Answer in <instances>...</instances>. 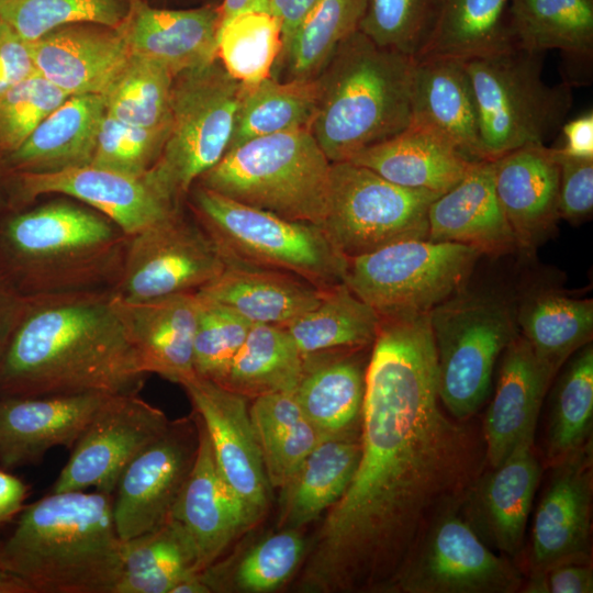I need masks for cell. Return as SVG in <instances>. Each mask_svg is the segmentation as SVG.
<instances>
[{
    "mask_svg": "<svg viewBox=\"0 0 593 593\" xmlns=\"http://www.w3.org/2000/svg\"><path fill=\"white\" fill-rule=\"evenodd\" d=\"M428 313L381 316L366 370L360 457L329 507L302 589L393 593L432 524L482 473L483 438L444 413Z\"/></svg>",
    "mask_w": 593,
    "mask_h": 593,
    "instance_id": "1",
    "label": "cell"
},
{
    "mask_svg": "<svg viewBox=\"0 0 593 593\" xmlns=\"http://www.w3.org/2000/svg\"><path fill=\"white\" fill-rule=\"evenodd\" d=\"M146 376L110 289L23 295L0 342V398L138 393Z\"/></svg>",
    "mask_w": 593,
    "mask_h": 593,
    "instance_id": "2",
    "label": "cell"
},
{
    "mask_svg": "<svg viewBox=\"0 0 593 593\" xmlns=\"http://www.w3.org/2000/svg\"><path fill=\"white\" fill-rule=\"evenodd\" d=\"M0 568L32 593H113L123 571L113 494L51 492L24 506L0 541Z\"/></svg>",
    "mask_w": 593,
    "mask_h": 593,
    "instance_id": "3",
    "label": "cell"
},
{
    "mask_svg": "<svg viewBox=\"0 0 593 593\" xmlns=\"http://www.w3.org/2000/svg\"><path fill=\"white\" fill-rule=\"evenodd\" d=\"M128 236L100 212L53 201L0 216V269L22 295L111 289Z\"/></svg>",
    "mask_w": 593,
    "mask_h": 593,
    "instance_id": "4",
    "label": "cell"
},
{
    "mask_svg": "<svg viewBox=\"0 0 593 593\" xmlns=\"http://www.w3.org/2000/svg\"><path fill=\"white\" fill-rule=\"evenodd\" d=\"M415 58L374 44L355 31L315 78L318 98L310 131L333 163L402 131L412 119Z\"/></svg>",
    "mask_w": 593,
    "mask_h": 593,
    "instance_id": "5",
    "label": "cell"
},
{
    "mask_svg": "<svg viewBox=\"0 0 593 593\" xmlns=\"http://www.w3.org/2000/svg\"><path fill=\"white\" fill-rule=\"evenodd\" d=\"M331 166L310 128H300L227 150L195 183L279 216L321 226Z\"/></svg>",
    "mask_w": 593,
    "mask_h": 593,
    "instance_id": "6",
    "label": "cell"
},
{
    "mask_svg": "<svg viewBox=\"0 0 593 593\" xmlns=\"http://www.w3.org/2000/svg\"><path fill=\"white\" fill-rule=\"evenodd\" d=\"M193 217L226 258L294 275L317 288L344 282L347 258L315 224L293 221L194 183Z\"/></svg>",
    "mask_w": 593,
    "mask_h": 593,
    "instance_id": "7",
    "label": "cell"
},
{
    "mask_svg": "<svg viewBox=\"0 0 593 593\" xmlns=\"http://www.w3.org/2000/svg\"><path fill=\"white\" fill-rule=\"evenodd\" d=\"M542 61L544 53L518 46L465 61L484 160L524 146L545 145L566 122L572 105L571 87L546 83Z\"/></svg>",
    "mask_w": 593,
    "mask_h": 593,
    "instance_id": "8",
    "label": "cell"
},
{
    "mask_svg": "<svg viewBox=\"0 0 593 593\" xmlns=\"http://www.w3.org/2000/svg\"><path fill=\"white\" fill-rule=\"evenodd\" d=\"M444 409L466 422L489 398L495 363L518 335L516 311L494 293L459 290L428 313Z\"/></svg>",
    "mask_w": 593,
    "mask_h": 593,
    "instance_id": "9",
    "label": "cell"
},
{
    "mask_svg": "<svg viewBox=\"0 0 593 593\" xmlns=\"http://www.w3.org/2000/svg\"><path fill=\"white\" fill-rule=\"evenodd\" d=\"M243 91L217 57L174 77L168 135L148 172L176 200L226 154Z\"/></svg>",
    "mask_w": 593,
    "mask_h": 593,
    "instance_id": "10",
    "label": "cell"
},
{
    "mask_svg": "<svg viewBox=\"0 0 593 593\" xmlns=\"http://www.w3.org/2000/svg\"><path fill=\"white\" fill-rule=\"evenodd\" d=\"M480 256L458 243L404 239L347 258L344 283L380 316L429 313L462 288Z\"/></svg>",
    "mask_w": 593,
    "mask_h": 593,
    "instance_id": "11",
    "label": "cell"
},
{
    "mask_svg": "<svg viewBox=\"0 0 593 593\" xmlns=\"http://www.w3.org/2000/svg\"><path fill=\"white\" fill-rule=\"evenodd\" d=\"M440 194L395 184L350 161L333 163L321 228L346 257L428 237L427 213Z\"/></svg>",
    "mask_w": 593,
    "mask_h": 593,
    "instance_id": "12",
    "label": "cell"
},
{
    "mask_svg": "<svg viewBox=\"0 0 593 593\" xmlns=\"http://www.w3.org/2000/svg\"><path fill=\"white\" fill-rule=\"evenodd\" d=\"M225 266L226 258L215 242L180 208L128 236L120 275L110 290L131 301L197 292Z\"/></svg>",
    "mask_w": 593,
    "mask_h": 593,
    "instance_id": "13",
    "label": "cell"
},
{
    "mask_svg": "<svg viewBox=\"0 0 593 593\" xmlns=\"http://www.w3.org/2000/svg\"><path fill=\"white\" fill-rule=\"evenodd\" d=\"M524 581L518 564L495 553L457 507L427 529L393 593H515Z\"/></svg>",
    "mask_w": 593,
    "mask_h": 593,
    "instance_id": "14",
    "label": "cell"
},
{
    "mask_svg": "<svg viewBox=\"0 0 593 593\" xmlns=\"http://www.w3.org/2000/svg\"><path fill=\"white\" fill-rule=\"evenodd\" d=\"M74 198L113 221L127 236L180 209L150 175H127L86 165L49 172H11L10 210H21L44 194Z\"/></svg>",
    "mask_w": 593,
    "mask_h": 593,
    "instance_id": "15",
    "label": "cell"
},
{
    "mask_svg": "<svg viewBox=\"0 0 593 593\" xmlns=\"http://www.w3.org/2000/svg\"><path fill=\"white\" fill-rule=\"evenodd\" d=\"M168 424L166 414L138 393L111 395L71 448L52 492L113 494L124 469Z\"/></svg>",
    "mask_w": 593,
    "mask_h": 593,
    "instance_id": "16",
    "label": "cell"
},
{
    "mask_svg": "<svg viewBox=\"0 0 593 593\" xmlns=\"http://www.w3.org/2000/svg\"><path fill=\"white\" fill-rule=\"evenodd\" d=\"M199 446L194 414L169 421L166 429L124 469L113 493V518L125 541L170 518Z\"/></svg>",
    "mask_w": 593,
    "mask_h": 593,
    "instance_id": "17",
    "label": "cell"
},
{
    "mask_svg": "<svg viewBox=\"0 0 593 593\" xmlns=\"http://www.w3.org/2000/svg\"><path fill=\"white\" fill-rule=\"evenodd\" d=\"M180 385L205 427L221 475L255 525L268 508L271 486L247 398L195 373Z\"/></svg>",
    "mask_w": 593,
    "mask_h": 593,
    "instance_id": "18",
    "label": "cell"
},
{
    "mask_svg": "<svg viewBox=\"0 0 593 593\" xmlns=\"http://www.w3.org/2000/svg\"><path fill=\"white\" fill-rule=\"evenodd\" d=\"M550 468L534 515L528 573L566 562H591L592 441Z\"/></svg>",
    "mask_w": 593,
    "mask_h": 593,
    "instance_id": "19",
    "label": "cell"
},
{
    "mask_svg": "<svg viewBox=\"0 0 593 593\" xmlns=\"http://www.w3.org/2000/svg\"><path fill=\"white\" fill-rule=\"evenodd\" d=\"M534 439H523L500 466L482 471L460 507L482 540L513 560L523 551L527 521L541 477Z\"/></svg>",
    "mask_w": 593,
    "mask_h": 593,
    "instance_id": "20",
    "label": "cell"
},
{
    "mask_svg": "<svg viewBox=\"0 0 593 593\" xmlns=\"http://www.w3.org/2000/svg\"><path fill=\"white\" fill-rule=\"evenodd\" d=\"M111 395L0 398V467L37 463L54 447L71 449Z\"/></svg>",
    "mask_w": 593,
    "mask_h": 593,
    "instance_id": "21",
    "label": "cell"
},
{
    "mask_svg": "<svg viewBox=\"0 0 593 593\" xmlns=\"http://www.w3.org/2000/svg\"><path fill=\"white\" fill-rule=\"evenodd\" d=\"M199 446L192 469L174 505L170 518L190 538L201 573L215 563L230 544L254 524L244 505L221 475L205 427L193 412Z\"/></svg>",
    "mask_w": 593,
    "mask_h": 593,
    "instance_id": "22",
    "label": "cell"
},
{
    "mask_svg": "<svg viewBox=\"0 0 593 593\" xmlns=\"http://www.w3.org/2000/svg\"><path fill=\"white\" fill-rule=\"evenodd\" d=\"M112 295L128 342L146 374L156 373L181 384L195 373L193 340L200 305L197 292L145 301Z\"/></svg>",
    "mask_w": 593,
    "mask_h": 593,
    "instance_id": "23",
    "label": "cell"
},
{
    "mask_svg": "<svg viewBox=\"0 0 593 593\" xmlns=\"http://www.w3.org/2000/svg\"><path fill=\"white\" fill-rule=\"evenodd\" d=\"M493 164L496 197L516 248L534 253L560 219L556 149L524 146L500 156Z\"/></svg>",
    "mask_w": 593,
    "mask_h": 593,
    "instance_id": "24",
    "label": "cell"
},
{
    "mask_svg": "<svg viewBox=\"0 0 593 593\" xmlns=\"http://www.w3.org/2000/svg\"><path fill=\"white\" fill-rule=\"evenodd\" d=\"M36 71L69 96L103 94L131 52L118 27L59 26L30 43Z\"/></svg>",
    "mask_w": 593,
    "mask_h": 593,
    "instance_id": "25",
    "label": "cell"
},
{
    "mask_svg": "<svg viewBox=\"0 0 593 593\" xmlns=\"http://www.w3.org/2000/svg\"><path fill=\"white\" fill-rule=\"evenodd\" d=\"M220 24V5L175 10L131 0L118 29L131 54L161 64L175 77L217 57Z\"/></svg>",
    "mask_w": 593,
    "mask_h": 593,
    "instance_id": "26",
    "label": "cell"
},
{
    "mask_svg": "<svg viewBox=\"0 0 593 593\" xmlns=\"http://www.w3.org/2000/svg\"><path fill=\"white\" fill-rule=\"evenodd\" d=\"M553 374L518 334L504 349L481 435L489 468L500 466L527 437H535L539 411Z\"/></svg>",
    "mask_w": 593,
    "mask_h": 593,
    "instance_id": "27",
    "label": "cell"
},
{
    "mask_svg": "<svg viewBox=\"0 0 593 593\" xmlns=\"http://www.w3.org/2000/svg\"><path fill=\"white\" fill-rule=\"evenodd\" d=\"M427 222L432 240L467 245L490 256L516 248L496 197L493 160L473 161L456 186L430 203Z\"/></svg>",
    "mask_w": 593,
    "mask_h": 593,
    "instance_id": "28",
    "label": "cell"
},
{
    "mask_svg": "<svg viewBox=\"0 0 593 593\" xmlns=\"http://www.w3.org/2000/svg\"><path fill=\"white\" fill-rule=\"evenodd\" d=\"M411 123L436 132L469 160H484L475 97L463 60L415 58Z\"/></svg>",
    "mask_w": 593,
    "mask_h": 593,
    "instance_id": "29",
    "label": "cell"
},
{
    "mask_svg": "<svg viewBox=\"0 0 593 593\" xmlns=\"http://www.w3.org/2000/svg\"><path fill=\"white\" fill-rule=\"evenodd\" d=\"M324 290L284 271L228 260L197 293L232 309L253 325L286 326L315 307Z\"/></svg>",
    "mask_w": 593,
    "mask_h": 593,
    "instance_id": "30",
    "label": "cell"
},
{
    "mask_svg": "<svg viewBox=\"0 0 593 593\" xmlns=\"http://www.w3.org/2000/svg\"><path fill=\"white\" fill-rule=\"evenodd\" d=\"M349 161L395 184L437 194L456 186L473 163L443 136L414 123Z\"/></svg>",
    "mask_w": 593,
    "mask_h": 593,
    "instance_id": "31",
    "label": "cell"
},
{
    "mask_svg": "<svg viewBox=\"0 0 593 593\" xmlns=\"http://www.w3.org/2000/svg\"><path fill=\"white\" fill-rule=\"evenodd\" d=\"M102 94L70 96L3 158L8 172H49L90 165L101 120Z\"/></svg>",
    "mask_w": 593,
    "mask_h": 593,
    "instance_id": "32",
    "label": "cell"
},
{
    "mask_svg": "<svg viewBox=\"0 0 593 593\" xmlns=\"http://www.w3.org/2000/svg\"><path fill=\"white\" fill-rule=\"evenodd\" d=\"M363 349L305 356L294 395L305 416L326 436L361 429L368 363L360 354Z\"/></svg>",
    "mask_w": 593,
    "mask_h": 593,
    "instance_id": "33",
    "label": "cell"
},
{
    "mask_svg": "<svg viewBox=\"0 0 593 593\" xmlns=\"http://www.w3.org/2000/svg\"><path fill=\"white\" fill-rule=\"evenodd\" d=\"M360 430L325 436L307 455L281 489V529H300L343 496L359 461Z\"/></svg>",
    "mask_w": 593,
    "mask_h": 593,
    "instance_id": "34",
    "label": "cell"
},
{
    "mask_svg": "<svg viewBox=\"0 0 593 593\" xmlns=\"http://www.w3.org/2000/svg\"><path fill=\"white\" fill-rule=\"evenodd\" d=\"M510 0H439L421 57L460 60L516 47L510 23Z\"/></svg>",
    "mask_w": 593,
    "mask_h": 593,
    "instance_id": "35",
    "label": "cell"
},
{
    "mask_svg": "<svg viewBox=\"0 0 593 593\" xmlns=\"http://www.w3.org/2000/svg\"><path fill=\"white\" fill-rule=\"evenodd\" d=\"M521 335L537 359L556 376L593 335V301L544 290L526 298L516 311Z\"/></svg>",
    "mask_w": 593,
    "mask_h": 593,
    "instance_id": "36",
    "label": "cell"
},
{
    "mask_svg": "<svg viewBox=\"0 0 593 593\" xmlns=\"http://www.w3.org/2000/svg\"><path fill=\"white\" fill-rule=\"evenodd\" d=\"M249 415L269 484L281 490L326 435L305 416L294 392L254 398Z\"/></svg>",
    "mask_w": 593,
    "mask_h": 593,
    "instance_id": "37",
    "label": "cell"
},
{
    "mask_svg": "<svg viewBox=\"0 0 593 593\" xmlns=\"http://www.w3.org/2000/svg\"><path fill=\"white\" fill-rule=\"evenodd\" d=\"M381 316L344 282L326 288L320 303L284 327L302 355L363 349L372 345Z\"/></svg>",
    "mask_w": 593,
    "mask_h": 593,
    "instance_id": "38",
    "label": "cell"
},
{
    "mask_svg": "<svg viewBox=\"0 0 593 593\" xmlns=\"http://www.w3.org/2000/svg\"><path fill=\"white\" fill-rule=\"evenodd\" d=\"M193 573H200L193 545L181 526L169 518L123 541V571L113 593H170Z\"/></svg>",
    "mask_w": 593,
    "mask_h": 593,
    "instance_id": "39",
    "label": "cell"
},
{
    "mask_svg": "<svg viewBox=\"0 0 593 593\" xmlns=\"http://www.w3.org/2000/svg\"><path fill=\"white\" fill-rule=\"evenodd\" d=\"M508 12L518 47L592 57L593 0H510Z\"/></svg>",
    "mask_w": 593,
    "mask_h": 593,
    "instance_id": "40",
    "label": "cell"
},
{
    "mask_svg": "<svg viewBox=\"0 0 593 593\" xmlns=\"http://www.w3.org/2000/svg\"><path fill=\"white\" fill-rule=\"evenodd\" d=\"M304 360L284 326L254 324L221 385L245 398L294 392Z\"/></svg>",
    "mask_w": 593,
    "mask_h": 593,
    "instance_id": "41",
    "label": "cell"
},
{
    "mask_svg": "<svg viewBox=\"0 0 593 593\" xmlns=\"http://www.w3.org/2000/svg\"><path fill=\"white\" fill-rule=\"evenodd\" d=\"M317 98L315 78L280 81L268 77L244 85L227 150L266 135L310 128Z\"/></svg>",
    "mask_w": 593,
    "mask_h": 593,
    "instance_id": "42",
    "label": "cell"
},
{
    "mask_svg": "<svg viewBox=\"0 0 593 593\" xmlns=\"http://www.w3.org/2000/svg\"><path fill=\"white\" fill-rule=\"evenodd\" d=\"M366 0H318L284 44L275 68L284 80L314 79L338 45L358 30Z\"/></svg>",
    "mask_w": 593,
    "mask_h": 593,
    "instance_id": "43",
    "label": "cell"
},
{
    "mask_svg": "<svg viewBox=\"0 0 593 593\" xmlns=\"http://www.w3.org/2000/svg\"><path fill=\"white\" fill-rule=\"evenodd\" d=\"M559 378L547 429V462L552 466L592 441L593 347L577 350Z\"/></svg>",
    "mask_w": 593,
    "mask_h": 593,
    "instance_id": "44",
    "label": "cell"
},
{
    "mask_svg": "<svg viewBox=\"0 0 593 593\" xmlns=\"http://www.w3.org/2000/svg\"><path fill=\"white\" fill-rule=\"evenodd\" d=\"M174 75L161 64L131 54L102 94L105 112L133 126L167 128Z\"/></svg>",
    "mask_w": 593,
    "mask_h": 593,
    "instance_id": "45",
    "label": "cell"
},
{
    "mask_svg": "<svg viewBox=\"0 0 593 593\" xmlns=\"http://www.w3.org/2000/svg\"><path fill=\"white\" fill-rule=\"evenodd\" d=\"M282 29L268 11H247L220 26L216 56L225 70L244 85L273 74L282 51Z\"/></svg>",
    "mask_w": 593,
    "mask_h": 593,
    "instance_id": "46",
    "label": "cell"
},
{
    "mask_svg": "<svg viewBox=\"0 0 593 593\" xmlns=\"http://www.w3.org/2000/svg\"><path fill=\"white\" fill-rule=\"evenodd\" d=\"M131 0H0V20L31 43L59 26L97 23L118 27Z\"/></svg>",
    "mask_w": 593,
    "mask_h": 593,
    "instance_id": "47",
    "label": "cell"
},
{
    "mask_svg": "<svg viewBox=\"0 0 593 593\" xmlns=\"http://www.w3.org/2000/svg\"><path fill=\"white\" fill-rule=\"evenodd\" d=\"M439 0H366L358 31L374 44L416 58L435 20Z\"/></svg>",
    "mask_w": 593,
    "mask_h": 593,
    "instance_id": "48",
    "label": "cell"
},
{
    "mask_svg": "<svg viewBox=\"0 0 593 593\" xmlns=\"http://www.w3.org/2000/svg\"><path fill=\"white\" fill-rule=\"evenodd\" d=\"M199 299L193 369L195 374L221 384L253 324L225 305L201 295Z\"/></svg>",
    "mask_w": 593,
    "mask_h": 593,
    "instance_id": "49",
    "label": "cell"
},
{
    "mask_svg": "<svg viewBox=\"0 0 593 593\" xmlns=\"http://www.w3.org/2000/svg\"><path fill=\"white\" fill-rule=\"evenodd\" d=\"M70 96L35 71L0 97V157L16 150Z\"/></svg>",
    "mask_w": 593,
    "mask_h": 593,
    "instance_id": "50",
    "label": "cell"
},
{
    "mask_svg": "<svg viewBox=\"0 0 593 593\" xmlns=\"http://www.w3.org/2000/svg\"><path fill=\"white\" fill-rule=\"evenodd\" d=\"M168 131L169 127L133 126L105 112L99 126L90 165L142 176L158 160Z\"/></svg>",
    "mask_w": 593,
    "mask_h": 593,
    "instance_id": "51",
    "label": "cell"
},
{
    "mask_svg": "<svg viewBox=\"0 0 593 593\" xmlns=\"http://www.w3.org/2000/svg\"><path fill=\"white\" fill-rule=\"evenodd\" d=\"M299 529L284 528L248 551L239 562L235 582L248 592H270L280 588L294 572L304 555Z\"/></svg>",
    "mask_w": 593,
    "mask_h": 593,
    "instance_id": "52",
    "label": "cell"
},
{
    "mask_svg": "<svg viewBox=\"0 0 593 593\" xmlns=\"http://www.w3.org/2000/svg\"><path fill=\"white\" fill-rule=\"evenodd\" d=\"M555 149L559 164L560 219L579 222L593 210V159L564 156Z\"/></svg>",
    "mask_w": 593,
    "mask_h": 593,
    "instance_id": "53",
    "label": "cell"
},
{
    "mask_svg": "<svg viewBox=\"0 0 593 593\" xmlns=\"http://www.w3.org/2000/svg\"><path fill=\"white\" fill-rule=\"evenodd\" d=\"M521 593H592L591 562H566L528 573Z\"/></svg>",
    "mask_w": 593,
    "mask_h": 593,
    "instance_id": "54",
    "label": "cell"
},
{
    "mask_svg": "<svg viewBox=\"0 0 593 593\" xmlns=\"http://www.w3.org/2000/svg\"><path fill=\"white\" fill-rule=\"evenodd\" d=\"M35 71L30 43L0 20V97Z\"/></svg>",
    "mask_w": 593,
    "mask_h": 593,
    "instance_id": "55",
    "label": "cell"
},
{
    "mask_svg": "<svg viewBox=\"0 0 593 593\" xmlns=\"http://www.w3.org/2000/svg\"><path fill=\"white\" fill-rule=\"evenodd\" d=\"M563 143L557 149L564 156L593 159L592 111L567 121L561 126Z\"/></svg>",
    "mask_w": 593,
    "mask_h": 593,
    "instance_id": "56",
    "label": "cell"
},
{
    "mask_svg": "<svg viewBox=\"0 0 593 593\" xmlns=\"http://www.w3.org/2000/svg\"><path fill=\"white\" fill-rule=\"evenodd\" d=\"M27 495L25 482L0 468V528L19 516Z\"/></svg>",
    "mask_w": 593,
    "mask_h": 593,
    "instance_id": "57",
    "label": "cell"
},
{
    "mask_svg": "<svg viewBox=\"0 0 593 593\" xmlns=\"http://www.w3.org/2000/svg\"><path fill=\"white\" fill-rule=\"evenodd\" d=\"M318 0H271L270 12L282 29V48ZM282 52V51H281Z\"/></svg>",
    "mask_w": 593,
    "mask_h": 593,
    "instance_id": "58",
    "label": "cell"
},
{
    "mask_svg": "<svg viewBox=\"0 0 593 593\" xmlns=\"http://www.w3.org/2000/svg\"><path fill=\"white\" fill-rule=\"evenodd\" d=\"M23 295L0 269V342L3 338Z\"/></svg>",
    "mask_w": 593,
    "mask_h": 593,
    "instance_id": "59",
    "label": "cell"
},
{
    "mask_svg": "<svg viewBox=\"0 0 593 593\" xmlns=\"http://www.w3.org/2000/svg\"><path fill=\"white\" fill-rule=\"evenodd\" d=\"M271 0H223L220 5L221 24H224L232 18L247 11H268L270 12Z\"/></svg>",
    "mask_w": 593,
    "mask_h": 593,
    "instance_id": "60",
    "label": "cell"
},
{
    "mask_svg": "<svg viewBox=\"0 0 593 593\" xmlns=\"http://www.w3.org/2000/svg\"><path fill=\"white\" fill-rule=\"evenodd\" d=\"M0 593H32L21 579L0 568Z\"/></svg>",
    "mask_w": 593,
    "mask_h": 593,
    "instance_id": "61",
    "label": "cell"
},
{
    "mask_svg": "<svg viewBox=\"0 0 593 593\" xmlns=\"http://www.w3.org/2000/svg\"><path fill=\"white\" fill-rule=\"evenodd\" d=\"M9 177L10 172L7 171L3 160L0 157V216L10 212L9 201Z\"/></svg>",
    "mask_w": 593,
    "mask_h": 593,
    "instance_id": "62",
    "label": "cell"
}]
</instances>
